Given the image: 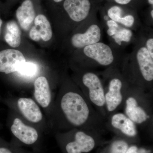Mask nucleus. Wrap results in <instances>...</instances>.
<instances>
[{
    "mask_svg": "<svg viewBox=\"0 0 153 153\" xmlns=\"http://www.w3.org/2000/svg\"><path fill=\"white\" fill-rule=\"evenodd\" d=\"M107 13L106 16L108 19L133 31L137 30L142 26L134 15L125 14L123 9L120 6H112L108 9Z\"/></svg>",
    "mask_w": 153,
    "mask_h": 153,
    "instance_id": "nucleus-15",
    "label": "nucleus"
},
{
    "mask_svg": "<svg viewBox=\"0 0 153 153\" xmlns=\"http://www.w3.org/2000/svg\"><path fill=\"white\" fill-rule=\"evenodd\" d=\"M63 7L71 22L79 26L91 16L90 0H65Z\"/></svg>",
    "mask_w": 153,
    "mask_h": 153,
    "instance_id": "nucleus-12",
    "label": "nucleus"
},
{
    "mask_svg": "<svg viewBox=\"0 0 153 153\" xmlns=\"http://www.w3.org/2000/svg\"><path fill=\"white\" fill-rule=\"evenodd\" d=\"M78 51L77 67L100 72L111 67L120 68L125 54L123 49L100 41Z\"/></svg>",
    "mask_w": 153,
    "mask_h": 153,
    "instance_id": "nucleus-3",
    "label": "nucleus"
},
{
    "mask_svg": "<svg viewBox=\"0 0 153 153\" xmlns=\"http://www.w3.org/2000/svg\"><path fill=\"white\" fill-rule=\"evenodd\" d=\"M75 84L99 114L106 119L104 87L98 72L76 67Z\"/></svg>",
    "mask_w": 153,
    "mask_h": 153,
    "instance_id": "nucleus-6",
    "label": "nucleus"
},
{
    "mask_svg": "<svg viewBox=\"0 0 153 153\" xmlns=\"http://www.w3.org/2000/svg\"><path fill=\"white\" fill-rule=\"evenodd\" d=\"M35 26L30 32V38L33 41H38L42 39L44 41H49L52 37V31L50 22L47 17L39 15L34 20Z\"/></svg>",
    "mask_w": 153,
    "mask_h": 153,
    "instance_id": "nucleus-16",
    "label": "nucleus"
},
{
    "mask_svg": "<svg viewBox=\"0 0 153 153\" xmlns=\"http://www.w3.org/2000/svg\"><path fill=\"white\" fill-rule=\"evenodd\" d=\"M135 37L133 30L120 25L114 35L110 38V44L116 48L123 49L125 46L133 43Z\"/></svg>",
    "mask_w": 153,
    "mask_h": 153,
    "instance_id": "nucleus-18",
    "label": "nucleus"
},
{
    "mask_svg": "<svg viewBox=\"0 0 153 153\" xmlns=\"http://www.w3.org/2000/svg\"><path fill=\"white\" fill-rule=\"evenodd\" d=\"M16 18L22 29L28 31L35 20V13L33 2L31 0H26L22 5L17 9Z\"/></svg>",
    "mask_w": 153,
    "mask_h": 153,
    "instance_id": "nucleus-17",
    "label": "nucleus"
},
{
    "mask_svg": "<svg viewBox=\"0 0 153 153\" xmlns=\"http://www.w3.org/2000/svg\"><path fill=\"white\" fill-rule=\"evenodd\" d=\"M26 61L25 56L19 50H2L0 52V72L9 74L17 72Z\"/></svg>",
    "mask_w": 153,
    "mask_h": 153,
    "instance_id": "nucleus-13",
    "label": "nucleus"
},
{
    "mask_svg": "<svg viewBox=\"0 0 153 153\" xmlns=\"http://www.w3.org/2000/svg\"><path fill=\"white\" fill-rule=\"evenodd\" d=\"M79 31L73 34L70 38L72 48L77 50L101 41L104 27L95 16L91 15L79 25Z\"/></svg>",
    "mask_w": 153,
    "mask_h": 153,
    "instance_id": "nucleus-8",
    "label": "nucleus"
},
{
    "mask_svg": "<svg viewBox=\"0 0 153 153\" xmlns=\"http://www.w3.org/2000/svg\"><path fill=\"white\" fill-rule=\"evenodd\" d=\"M2 24V21L1 19H0V32H1V27Z\"/></svg>",
    "mask_w": 153,
    "mask_h": 153,
    "instance_id": "nucleus-27",
    "label": "nucleus"
},
{
    "mask_svg": "<svg viewBox=\"0 0 153 153\" xmlns=\"http://www.w3.org/2000/svg\"><path fill=\"white\" fill-rule=\"evenodd\" d=\"M105 127L107 131L132 144L137 143L139 141L137 126L124 113L117 111L108 116L105 120Z\"/></svg>",
    "mask_w": 153,
    "mask_h": 153,
    "instance_id": "nucleus-9",
    "label": "nucleus"
},
{
    "mask_svg": "<svg viewBox=\"0 0 153 153\" xmlns=\"http://www.w3.org/2000/svg\"><path fill=\"white\" fill-rule=\"evenodd\" d=\"M132 52L125 54L120 71L129 86L153 93V57L148 52L138 33Z\"/></svg>",
    "mask_w": 153,
    "mask_h": 153,
    "instance_id": "nucleus-2",
    "label": "nucleus"
},
{
    "mask_svg": "<svg viewBox=\"0 0 153 153\" xmlns=\"http://www.w3.org/2000/svg\"><path fill=\"white\" fill-rule=\"evenodd\" d=\"M114 1L120 5L126 6L131 3L132 0H114Z\"/></svg>",
    "mask_w": 153,
    "mask_h": 153,
    "instance_id": "nucleus-23",
    "label": "nucleus"
},
{
    "mask_svg": "<svg viewBox=\"0 0 153 153\" xmlns=\"http://www.w3.org/2000/svg\"><path fill=\"white\" fill-rule=\"evenodd\" d=\"M38 71V65L31 62H25L17 71L20 76L25 77H32L35 76Z\"/></svg>",
    "mask_w": 153,
    "mask_h": 153,
    "instance_id": "nucleus-21",
    "label": "nucleus"
},
{
    "mask_svg": "<svg viewBox=\"0 0 153 153\" xmlns=\"http://www.w3.org/2000/svg\"><path fill=\"white\" fill-rule=\"evenodd\" d=\"M98 73L104 87L107 118L122 109L129 85L119 67H110Z\"/></svg>",
    "mask_w": 153,
    "mask_h": 153,
    "instance_id": "nucleus-5",
    "label": "nucleus"
},
{
    "mask_svg": "<svg viewBox=\"0 0 153 153\" xmlns=\"http://www.w3.org/2000/svg\"><path fill=\"white\" fill-rule=\"evenodd\" d=\"M102 134L81 129L55 133L56 139L64 153H88L102 146Z\"/></svg>",
    "mask_w": 153,
    "mask_h": 153,
    "instance_id": "nucleus-7",
    "label": "nucleus"
},
{
    "mask_svg": "<svg viewBox=\"0 0 153 153\" xmlns=\"http://www.w3.org/2000/svg\"><path fill=\"white\" fill-rule=\"evenodd\" d=\"M6 29L7 32L4 36L6 42L11 47H19L21 43L22 33L16 22L14 21L8 22Z\"/></svg>",
    "mask_w": 153,
    "mask_h": 153,
    "instance_id": "nucleus-19",
    "label": "nucleus"
},
{
    "mask_svg": "<svg viewBox=\"0 0 153 153\" xmlns=\"http://www.w3.org/2000/svg\"><path fill=\"white\" fill-rule=\"evenodd\" d=\"M153 94L129 86L122 109L136 125L153 133Z\"/></svg>",
    "mask_w": 153,
    "mask_h": 153,
    "instance_id": "nucleus-4",
    "label": "nucleus"
},
{
    "mask_svg": "<svg viewBox=\"0 0 153 153\" xmlns=\"http://www.w3.org/2000/svg\"><path fill=\"white\" fill-rule=\"evenodd\" d=\"M131 144L127 140L115 136L111 140L107 142L99 153H125Z\"/></svg>",
    "mask_w": 153,
    "mask_h": 153,
    "instance_id": "nucleus-20",
    "label": "nucleus"
},
{
    "mask_svg": "<svg viewBox=\"0 0 153 153\" xmlns=\"http://www.w3.org/2000/svg\"><path fill=\"white\" fill-rule=\"evenodd\" d=\"M148 2H149V4L151 5H152L153 6V0H148Z\"/></svg>",
    "mask_w": 153,
    "mask_h": 153,
    "instance_id": "nucleus-25",
    "label": "nucleus"
},
{
    "mask_svg": "<svg viewBox=\"0 0 153 153\" xmlns=\"http://www.w3.org/2000/svg\"><path fill=\"white\" fill-rule=\"evenodd\" d=\"M125 153H152V151L150 149L140 147L134 143L130 145Z\"/></svg>",
    "mask_w": 153,
    "mask_h": 153,
    "instance_id": "nucleus-22",
    "label": "nucleus"
},
{
    "mask_svg": "<svg viewBox=\"0 0 153 153\" xmlns=\"http://www.w3.org/2000/svg\"><path fill=\"white\" fill-rule=\"evenodd\" d=\"M0 153H15L8 148L2 147H0Z\"/></svg>",
    "mask_w": 153,
    "mask_h": 153,
    "instance_id": "nucleus-24",
    "label": "nucleus"
},
{
    "mask_svg": "<svg viewBox=\"0 0 153 153\" xmlns=\"http://www.w3.org/2000/svg\"><path fill=\"white\" fill-rule=\"evenodd\" d=\"M56 3L60 2L62 1L63 0H53Z\"/></svg>",
    "mask_w": 153,
    "mask_h": 153,
    "instance_id": "nucleus-26",
    "label": "nucleus"
},
{
    "mask_svg": "<svg viewBox=\"0 0 153 153\" xmlns=\"http://www.w3.org/2000/svg\"><path fill=\"white\" fill-rule=\"evenodd\" d=\"M34 86L35 101L44 109L49 108L50 113L54 101L47 78L44 76H39L35 80Z\"/></svg>",
    "mask_w": 153,
    "mask_h": 153,
    "instance_id": "nucleus-14",
    "label": "nucleus"
},
{
    "mask_svg": "<svg viewBox=\"0 0 153 153\" xmlns=\"http://www.w3.org/2000/svg\"><path fill=\"white\" fill-rule=\"evenodd\" d=\"M17 111L24 120L30 124L37 125L44 120V115L40 106L31 98L21 97L16 102Z\"/></svg>",
    "mask_w": 153,
    "mask_h": 153,
    "instance_id": "nucleus-11",
    "label": "nucleus"
},
{
    "mask_svg": "<svg viewBox=\"0 0 153 153\" xmlns=\"http://www.w3.org/2000/svg\"><path fill=\"white\" fill-rule=\"evenodd\" d=\"M10 130L16 139L27 146L35 144L40 138L38 129L35 126L25 122L20 116H14L13 118Z\"/></svg>",
    "mask_w": 153,
    "mask_h": 153,
    "instance_id": "nucleus-10",
    "label": "nucleus"
},
{
    "mask_svg": "<svg viewBox=\"0 0 153 153\" xmlns=\"http://www.w3.org/2000/svg\"><path fill=\"white\" fill-rule=\"evenodd\" d=\"M67 82L58 92L49 113L51 127L55 133L81 129L103 134L107 131L105 120L75 83Z\"/></svg>",
    "mask_w": 153,
    "mask_h": 153,
    "instance_id": "nucleus-1",
    "label": "nucleus"
}]
</instances>
